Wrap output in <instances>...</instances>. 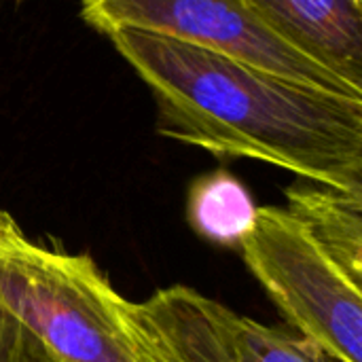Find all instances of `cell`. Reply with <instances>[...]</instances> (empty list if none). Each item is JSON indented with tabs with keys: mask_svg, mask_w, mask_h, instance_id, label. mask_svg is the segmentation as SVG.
<instances>
[{
	"mask_svg": "<svg viewBox=\"0 0 362 362\" xmlns=\"http://www.w3.org/2000/svg\"><path fill=\"white\" fill-rule=\"evenodd\" d=\"M106 36L153 93L161 136L362 193V98L142 30Z\"/></svg>",
	"mask_w": 362,
	"mask_h": 362,
	"instance_id": "cell-1",
	"label": "cell"
},
{
	"mask_svg": "<svg viewBox=\"0 0 362 362\" xmlns=\"http://www.w3.org/2000/svg\"><path fill=\"white\" fill-rule=\"evenodd\" d=\"M0 303L53 362H172L87 255L32 242L0 212Z\"/></svg>",
	"mask_w": 362,
	"mask_h": 362,
	"instance_id": "cell-2",
	"label": "cell"
},
{
	"mask_svg": "<svg viewBox=\"0 0 362 362\" xmlns=\"http://www.w3.org/2000/svg\"><path fill=\"white\" fill-rule=\"evenodd\" d=\"M284 320L333 362H362V284L286 208L261 206L240 242Z\"/></svg>",
	"mask_w": 362,
	"mask_h": 362,
	"instance_id": "cell-3",
	"label": "cell"
},
{
	"mask_svg": "<svg viewBox=\"0 0 362 362\" xmlns=\"http://www.w3.org/2000/svg\"><path fill=\"white\" fill-rule=\"evenodd\" d=\"M81 15L102 34L121 28L142 30L362 98V91L284 40L246 0H81Z\"/></svg>",
	"mask_w": 362,
	"mask_h": 362,
	"instance_id": "cell-4",
	"label": "cell"
},
{
	"mask_svg": "<svg viewBox=\"0 0 362 362\" xmlns=\"http://www.w3.org/2000/svg\"><path fill=\"white\" fill-rule=\"evenodd\" d=\"M299 51L362 91V0H246Z\"/></svg>",
	"mask_w": 362,
	"mask_h": 362,
	"instance_id": "cell-5",
	"label": "cell"
},
{
	"mask_svg": "<svg viewBox=\"0 0 362 362\" xmlns=\"http://www.w3.org/2000/svg\"><path fill=\"white\" fill-rule=\"evenodd\" d=\"M293 212L333 259L362 280V193L297 178L284 191Z\"/></svg>",
	"mask_w": 362,
	"mask_h": 362,
	"instance_id": "cell-6",
	"label": "cell"
},
{
	"mask_svg": "<svg viewBox=\"0 0 362 362\" xmlns=\"http://www.w3.org/2000/svg\"><path fill=\"white\" fill-rule=\"evenodd\" d=\"M138 305L146 327L172 362H233L206 318L202 293L176 284L157 291Z\"/></svg>",
	"mask_w": 362,
	"mask_h": 362,
	"instance_id": "cell-7",
	"label": "cell"
},
{
	"mask_svg": "<svg viewBox=\"0 0 362 362\" xmlns=\"http://www.w3.org/2000/svg\"><path fill=\"white\" fill-rule=\"evenodd\" d=\"M250 191L227 170L210 172L191 185L187 216L191 227L212 244L238 248L255 221Z\"/></svg>",
	"mask_w": 362,
	"mask_h": 362,
	"instance_id": "cell-8",
	"label": "cell"
},
{
	"mask_svg": "<svg viewBox=\"0 0 362 362\" xmlns=\"http://www.w3.org/2000/svg\"><path fill=\"white\" fill-rule=\"evenodd\" d=\"M204 312L233 362H333L299 335L240 316L206 295Z\"/></svg>",
	"mask_w": 362,
	"mask_h": 362,
	"instance_id": "cell-9",
	"label": "cell"
},
{
	"mask_svg": "<svg viewBox=\"0 0 362 362\" xmlns=\"http://www.w3.org/2000/svg\"><path fill=\"white\" fill-rule=\"evenodd\" d=\"M0 362H53L38 339L0 303Z\"/></svg>",
	"mask_w": 362,
	"mask_h": 362,
	"instance_id": "cell-10",
	"label": "cell"
}]
</instances>
